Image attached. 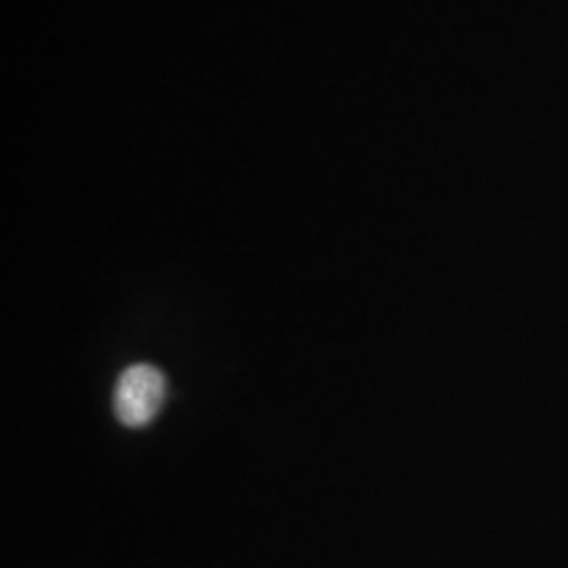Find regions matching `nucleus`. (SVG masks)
I'll return each instance as SVG.
<instances>
[{"label":"nucleus","instance_id":"f257e3e1","mask_svg":"<svg viewBox=\"0 0 568 568\" xmlns=\"http://www.w3.org/2000/svg\"><path fill=\"white\" fill-rule=\"evenodd\" d=\"M166 398V379L161 368L148 363L126 366L114 386L112 406L124 427L150 426Z\"/></svg>","mask_w":568,"mask_h":568}]
</instances>
